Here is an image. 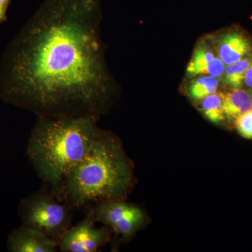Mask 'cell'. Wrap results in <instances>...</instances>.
<instances>
[{
  "instance_id": "1",
  "label": "cell",
  "mask_w": 252,
  "mask_h": 252,
  "mask_svg": "<svg viewBox=\"0 0 252 252\" xmlns=\"http://www.w3.org/2000/svg\"><path fill=\"white\" fill-rule=\"evenodd\" d=\"M99 21V0H45L5 54L0 97L38 118L99 119L112 91Z\"/></svg>"
},
{
  "instance_id": "2",
  "label": "cell",
  "mask_w": 252,
  "mask_h": 252,
  "mask_svg": "<svg viewBox=\"0 0 252 252\" xmlns=\"http://www.w3.org/2000/svg\"><path fill=\"white\" fill-rule=\"evenodd\" d=\"M135 183L133 165L122 142L99 130L89 153L64 176L61 201L75 209L124 200Z\"/></svg>"
},
{
  "instance_id": "3",
  "label": "cell",
  "mask_w": 252,
  "mask_h": 252,
  "mask_svg": "<svg viewBox=\"0 0 252 252\" xmlns=\"http://www.w3.org/2000/svg\"><path fill=\"white\" fill-rule=\"evenodd\" d=\"M92 117L38 118L26 155L38 177L61 201L63 179L87 155L100 128Z\"/></svg>"
},
{
  "instance_id": "4",
  "label": "cell",
  "mask_w": 252,
  "mask_h": 252,
  "mask_svg": "<svg viewBox=\"0 0 252 252\" xmlns=\"http://www.w3.org/2000/svg\"><path fill=\"white\" fill-rule=\"evenodd\" d=\"M73 211L70 205L46 189L32 193L18 205L22 225L41 232L56 243L72 225Z\"/></svg>"
},
{
  "instance_id": "5",
  "label": "cell",
  "mask_w": 252,
  "mask_h": 252,
  "mask_svg": "<svg viewBox=\"0 0 252 252\" xmlns=\"http://www.w3.org/2000/svg\"><path fill=\"white\" fill-rule=\"evenodd\" d=\"M86 214L95 222L107 225L124 241L132 238L146 221L145 213L140 207L124 200H104L87 207Z\"/></svg>"
},
{
  "instance_id": "6",
  "label": "cell",
  "mask_w": 252,
  "mask_h": 252,
  "mask_svg": "<svg viewBox=\"0 0 252 252\" xmlns=\"http://www.w3.org/2000/svg\"><path fill=\"white\" fill-rule=\"evenodd\" d=\"M96 222L86 214L77 225H71L58 242L62 252H96L112 238V230L107 225L97 228Z\"/></svg>"
},
{
  "instance_id": "7",
  "label": "cell",
  "mask_w": 252,
  "mask_h": 252,
  "mask_svg": "<svg viewBox=\"0 0 252 252\" xmlns=\"http://www.w3.org/2000/svg\"><path fill=\"white\" fill-rule=\"evenodd\" d=\"M7 248L10 252H56L59 250L57 243L49 237L23 225L10 232Z\"/></svg>"
},
{
  "instance_id": "8",
  "label": "cell",
  "mask_w": 252,
  "mask_h": 252,
  "mask_svg": "<svg viewBox=\"0 0 252 252\" xmlns=\"http://www.w3.org/2000/svg\"><path fill=\"white\" fill-rule=\"evenodd\" d=\"M224 63L220 58H216L211 50L205 46L197 48L187 67L188 75L209 74L215 77H220L224 72Z\"/></svg>"
},
{
  "instance_id": "9",
  "label": "cell",
  "mask_w": 252,
  "mask_h": 252,
  "mask_svg": "<svg viewBox=\"0 0 252 252\" xmlns=\"http://www.w3.org/2000/svg\"><path fill=\"white\" fill-rule=\"evenodd\" d=\"M252 49L251 43L238 32L225 34L219 44L220 58L225 64H233L246 57Z\"/></svg>"
},
{
  "instance_id": "10",
  "label": "cell",
  "mask_w": 252,
  "mask_h": 252,
  "mask_svg": "<svg viewBox=\"0 0 252 252\" xmlns=\"http://www.w3.org/2000/svg\"><path fill=\"white\" fill-rule=\"evenodd\" d=\"M252 108V95L247 91L235 89L223 94V109L225 117L235 120Z\"/></svg>"
},
{
  "instance_id": "11",
  "label": "cell",
  "mask_w": 252,
  "mask_h": 252,
  "mask_svg": "<svg viewBox=\"0 0 252 252\" xmlns=\"http://www.w3.org/2000/svg\"><path fill=\"white\" fill-rule=\"evenodd\" d=\"M252 63V55L233 64H227L224 69L223 83L233 89H240L245 80V74Z\"/></svg>"
},
{
  "instance_id": "12",
  "label": "cell",
  "mask_w": 252,
  "mask_h": 252,
  "mask_svg": "<svg viewBox=\"0 0 252 252\" xmlns=\"http://www.w3.org/2000/svg\"><path fill=\"white\" fill-rule=\"evenodd\" d=\"M223 94L215 93L203 99L201 109L204 115L214 124H220L225 119L223 109Z\"/></svg>"
},
{
  "instance_id": "13",
  "label": "cell",
  "mask_w": 252,
  "mask_h": 252,
  "mask_svg": "<svg viewBox=\"0 0 252 252\" xmlns=\"http://www.w3.org/2000/svg\"><path fill=\"white\" fill-rule=\"evenodd\" d=\"M218 86L219 81L217 77L207 76L198 78L189 86V94L192 98L200 100L216 93Z\"/></svg>"
},
{
  "instance_id": "14",
  "label": "cell",
  "mask_w": 252,
  "mask_h": 252,
  "mask_svg": "<svg viewBox=\"0 0 252 252\" xmlns=\"http://www.w3.org/2000/svg\"><path fill=\"white\" fill-rule=\"evenodd\" d=\"M237 130L244 138L252 139V109L242 114L235 120Z\"/></svg>"
},
{
  "instance_id": "15",
  "label": "cell",
  "mask_w": 252,
  "mask_h": 252,
  "mask_svg": "<svg viewBox=\"0 0 252 252\" xmlns=\"http://www.w3.org/2000/svg\"><path fill=\"white\" fill-rule=\"evenodd\" d=\"M244 82L248 87L252 88V63L250 64L248 70H247Z\"/></svg>"
},
{
  "instance_id": "16",
  "label": "cell",
  "mask_w": 252,
  "mask_h": 252,
  "mask_svg": "<svg viewBox=\"0 0 252 252\" xmlns=\"http://www.w3.org/2000/svg\"><path fill=\"white\" fill-rule=\"evenodd\" d=\"M8 6L0 4V23L4 22L6 20V9Z\"/></svg>"
},
{
  "instance_id": "17",
  "label": "cell",
  "mask_w": 252,
  "mask_h": 252,
  "mask_svg": "<svg viewBox=\"0 0 252 252\" xmlns=\"http://www.w3.org/2000/svg\"><path fill=\"white\" fill-rule=\"evenodd\" d=\"M11 0H0V4H4L5 6H9Z\"/></svg>"
}]
</instances>
